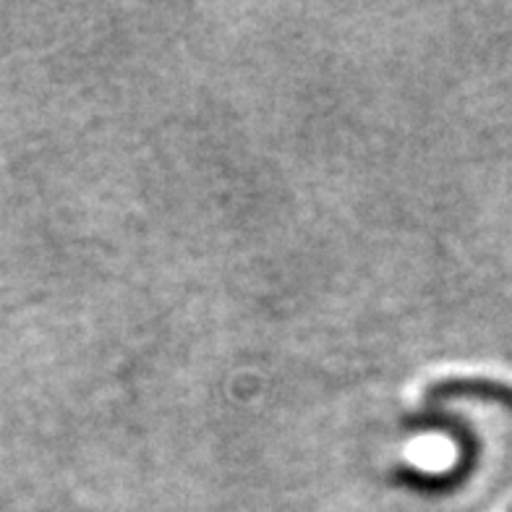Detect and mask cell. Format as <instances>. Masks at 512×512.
Instances as JSON below:
<instances>
[{
    "mask_svg": "<svg viewBox=\"0 0 512 512\" xmlns=\"http://www.w3.org/2000/svg\"><path fill=\"white\" fill-rule=\"evenodd\" d=\"M403 426L408 429H437V432H447L455 445H458V463L447 468L442 473H424L416 468H398L392 471V484L408 486L413 492L421 494H445L455 492L460 484L471 479V473L476 471L481 455V442L473 432V426L465 421L458 413H442V411H426L413 413V416L403 418Z\"/></svg>",
    "mask_w": 512,
    "mask_h": 512,
    "instance_id": "obj_1",
    "label": "cell"
},
{
    "mask_svg": "<svg viewBox=\"0 0 512 512\" xmlns=\"http://www.w3.org/2000/svg\"><path fill=\"white\" fill-rule=\"evenodd\" d=\"M429 403H445V400H481V403L505 405L512 411V384L497 382L484 377H450L434 382L426 390Z\"/></svg>",
    "mask_w": 512,
    "mask_h": 512,
    "instance_id": "obj_2",
    "label": "cell"
}]
</instances>
